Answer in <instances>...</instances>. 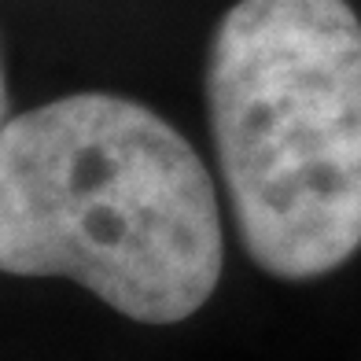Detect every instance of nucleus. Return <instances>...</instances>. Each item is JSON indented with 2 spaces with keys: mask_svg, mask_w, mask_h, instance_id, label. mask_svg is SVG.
Returning <instances> with one entry per match:
<instances>
[{
  "mask_svg": "<svg viewBox=\"0 0 361 361\" xmlns=\"http://www.w3.org/2000/svg\"><path fill=\"white\" fill-rule=\"evenodd\" d=\"M225 266L210 170L152 107L74 92L0 133V273L67 276L137 324L200 314Z\"/></svg>",
  "mask_w": 361,
  "mask_h": 361,
  "instance_id": "nucleus-1",
  "label": "nucleus"
},
{
  "mask_svg": "<svg viewBox=\"0 0 361 361\" xmlns=\"http://www.w3.org/2000/svg\"><path fill=\"white\" fill-rule=\"evenodd\" d=\"M236 233L281 281L361 247V23L347 0H236L207 56Z\"/></svg>",
  "mask_w": 361,
  "mask_h": 361,
  "instance_id": "nucleus-2",
  "label": "nucleus"
},
{
  "mask_svg": "<svg viewBox=\"0 0 361 361\" xmlns=\"http://www.w3.org/2000/svg\"><path fill=\"white\" fill-rule=\"evenodd\" d=\"M8 126V85H4V63H0V133Z\"/></svg>",
  "mask_w": 361,
  "mask_h": 361,
  "instance_id": "nucleus-3",
  "label": "nucleus"
}]
</instances>
